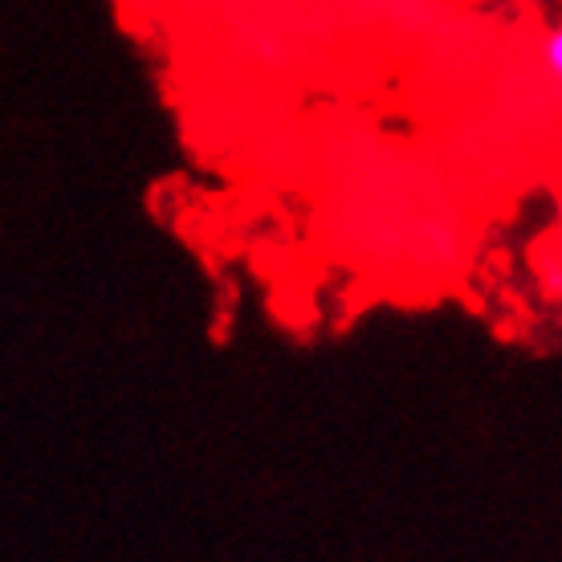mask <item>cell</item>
Here are the masks:
<instances>
[{
	"label": "cell",
	"mask_w": 562,
	"mask_h": 562,
	"mask_svg": "<svg viewBox=\"0 0 562 562\" xmlns=\"http://www.w3.org/2000/svg\"><path fill=\"white\" fill-rule=\"evenodd\" d=\"M547 66L554 78L562 74V29L559 25L550 29V37H547Z\"/></svg>",
	"instance_id": "obj_1"
}]
</instances>
